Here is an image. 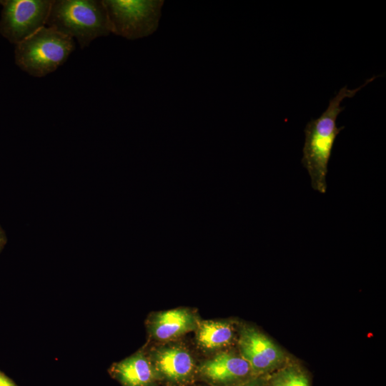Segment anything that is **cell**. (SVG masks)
Listing matches in <instances>:
<instances>
[{
  "mask_svg": "<svg viewBox=\"0 0 386 386\" xmlns=\"http://www.w3.org/2000/svg\"><path fill=\"white\" fill-rule=\"evenodd\" d=\"M375 79H368L362 85L350 89L347 86L341 88L330 99L327 109L317 119H312L305 128V140L302 149V164L307 170L313 189L325 193L326 176L328 162L331 157L335 139L344 127H337L336 119L345 109L341 103L346 98H351L362 87Z\"/></svg>",
  "mask_w": 386,
  "mask_h": 386,
  "instance_id": "6da1fadb",
  "label": "cell"
},
{
  "mask_svg": "<svg viewBox=\"0 0 386 386\" xmlns=\"http://www.w3.org/2000/svg\"><path fill=\"white\" fill-rule=\"evenodd\" d=\"M46 26L75 38L81 49L111 33L102 1L96 0L52 1Z\"/></svg>",
  "mask_w": 386,
  "mask_h": 386,
  "instance_id": "7a4b0ae2",
  "label": "cell"
},
{
  "mask_svg": "<svg viewBox=\"0 0 386 386\" xmlns=\"http://www.w3.org/2000/svg\"><path fill=\"white\" fill-rule=\"evenodd\" d=\"M74 49L73 38L45 26L16 45L14 59L25 72L43 77L63 64Z\"/></svg>",
  "mask_w": 386,
  "mask_h": 386,
  "instance_id": "3957f363",
  "label": "cell"
},
{
  "mask_svg": "<svg viewBox=\"0 0 386 386\" xmlns=\"http://www.w3.org/2000/svg\"><path fill=\"white\" fill-rule=\"evenodd\" d=\"M110 32L134 40L155 32L162 16L163 0H102Z\"/></svg>",
  "mask_w": 386,
  "mask_h": 386,
  "instance_id": "277c9868",
  "label": "cell"
},
{
  "mask_svg": "<svg viewBox=\"0 0 386 386\" xmlns=\"http://www.w3.org/2000/svg\"><path fill=\"white\" fill-rule=\"evenodd\" d=\"M51 0H1L0 34L16 45L46 26Z\"/></svg>",
  "mask_w": 386,
  "mask_h": 386,
  "instance_id": "5b68a950",
  "label": "cell"
},
{
  "mask_svg": "<svg viewBox=\"0 0 386 386\" xmlns=\"http://www.w3.org/2000/svg\"><path fill=\"white\" fill-rule=\"evenodd\" d=\"M239 346L242 357L256 370H267L280 362L282 352L266 336L253 328L241 334Z\"/></svg>",
  "mask_w": 386,
  "mask_h": 386,
  "instance_id": "8992f818",
  "label": "cell"
},
{
  "mask_svg": "<svg viewBox=\"0 0 386 386\" xmlns=\"http://www.w3.org/2000/svg\"><path fill=\"white\" fill-rule=\"evenodd\" d=\"M197 325L190 311L174 309L158 313L152 320L151 331L159 340H169L195 329Z\"/></svg>",
  "mask_w": 386,
  "mask_h": 386,
  "instance_id": "52a82bcc",
  "label": "cell"
},
{
  "mask_svg": "<svg viewBox=\"0 0 386 386\" xmlns=\"http://www.w3.org/2000/svg\"><path fill=\"white\" fill-rule=\"evenodd\" d=\"M250 367L249 362L243 357L222 352L203 363L200 371L214 382H224L247 375Z\"/></svg>",
  "mask_w": 386,
  "mask_h": 386,
  "instance_id": "ba28073f",
  "label": "cell"
},
{
  "mask_svg": "<svg viewBox=\"0 0 386 386\" xmlns=\"http://www.w3.org/2000/svg\"><path fill=\"white\" fill-rule=\"evenodd\" d=\"M156 365L159 370L169 380L182 381L192 372L194 362L186 350L179 347H167L156 354Z\"/></svg>",
  "mask_w": 386,
  "mask_h": 386,
  "instance_id": "9c48e42d",
  "label": "cell"
},
{
  "mask_svg": "<svg viewBox=\"0 0 386 386\" xmlns=\"http://www.w3.org/2000/svg\"><path fill=\"white\" fill-rule=\"evenodd\" d=\"M114 372L124 386H147L153 378L151 365L141 353L118 363Z\"/></svg>",
  "mask_w": 386,
  "mask_h": 386,
  "instance_id": "30bf717a",
  "label": "cell"
},
{
  "mask_svg": "<svg viewBox=\"0 0 386 386\" xmlns=\"http://www.w3.org/2000/svg\"><path fill=\"white\" fill-rule=\"evenodd\" d=\"M197 337L198 343L202 347L214 350L229 342L232 330L230 325L226 322L206 321L199 325Z\"/></svg>",
  "mask_w": 386,
  "mask_h": 386,
  "instance_id": "8fae6325",
  "label": "cell"
},
{
  "mask_svg": "<svg viewBox=\"0 0 386 386\" xmlns=\"http://www.w3.org/2000/svg\"><path fill=\"white\" fill-rule=\"evenodd\" d=\"M272 386H309V382L301 372L294 368H288L275 376Z\"/></svg>",
  "mask_w": 386,
  "mask_h": 386,
  "instance_id": "7c38bea8",
  "label": "cell"
},
{
  "mask_svg": "<svg viewBox=\"0 0 386 386\" xmlns=\"http://www.w3.org/2000/svg\"><path fill=\"white\" fill-rule=\"evenodd\" d=\"M0 386H16L9 378L0 372Z\"/></svg>",
  "mask_w": 386,
  "mask_h": 386,
  "instance_id": "4fadbf2b",
  "label": "cell"
},
{
  "mask_svg": "<svg viewBox=\"0 0 386 386\" xmlns=\"http://www.w3.org/2000/svg\"><path fill=\"white\" fill-rule=\"evenodd\" d=\"M5 240H6V237H5L4 233L0 227V249H1L2 246L5 243Z\"/></svg>",
  "mask_w": 386,
  "mask_h": 386,
  "instance_id": "5bb4252c",
  "label": "cell"
},
{
  "mask_svg": "<svg viewBox=\"0 0 386 386\" xmlns=\"http://www.w3.org/2000/svg\"><path fill=\"white\" fill-rule=\"evenodd\" d=\"M244 386H252V385H244Z\"/></svg>",
  "mask_w": 386,
  "mask_h": 386,
  "instance_id": "9a60e30c",
  "label": "cell"
}]
</instances>
